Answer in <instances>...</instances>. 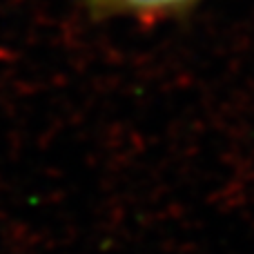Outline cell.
Wrapping results in <instances>:
<instances>
[{
	"label": "cell",
	"instance_id": "6da1fadb",
	"mask_svg": "<svg viewBox=\"0 0 254 254\" xmlns=\"http://www.w3.org/2000/svg\"><path fill=\"white\" fill-rule=\"evenodd\" d=\"M201 2L203 0H83L87 13L96 20L131 18L138 22H163L181 18Z\"/></svg>",
	"mask_w": 254,
	"mask_h": 254
}]
</instances>
